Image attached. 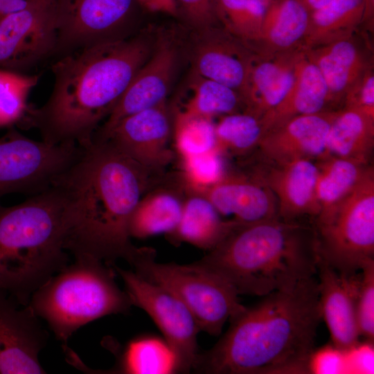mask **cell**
Listing matches in <instances>:
<instances>
[{"instance_id": "cell-41", "label": "cell", "mask_w": 374, "mask_h": 374, "mask_svg": "<svg viewBox=\"0 0 374 374\" xmlns=\"http://www.w3.org/2000/svg\"><path fill=\"white\" fill-rule=\"evenodd\" d=\"M141 6L152 12L177 15L178 12L175 0H136Z\"/></svg>"}, {"instance_id": "cell-6", "label": "cell", "mask_w": 374, "mask_h": 374, "mask_svg": "<svg viewBox=\"0 0 374 374\" xmlns=\"http://www.w3.org/2000/svg\"><path fill=\"white\" fill-rule=\"evenodd\" d=\"M52 276L32 295L28 306L66 345L83 326L105 316L125 314L132 306L114 278V269L88 255Z\"/></svg>"}, {"instance_id": "cell-37", "label": "cell", "mask_w": 374, "mask_h": 374, "mask_svg": "<svg viewBox=\"0 0 374 374\" xmlns=\"http://www.w3.org/2000/svg\"><path fill=\"white\" fill-rule=\"evenodd\" d=\"M356 313L360 337L373 343L374 339V261L361 269Z\"/></svg>"}, {"instance_id": "cell-42", "label": "cell", "mask_w": 374, "mask_h": 374, "mask_svg": "<svg viewBox=\"0 0 374 374\" xmlns=\"http://www.w3.org/2000/svg\"><path fill=\"white\" fill-rule=\"evenodd\" d=\"M35 0H0V22L9 15L28 6Z\"/></svg>"}, {"instance_id": "cell-29", "label": "cell", "mask_w": 374, "mask_h": 374, "mask_svg": "<svg viewBox=\"0 0 374 374\" xmlns=\"http://www.w3.org/2000/svg\"><path fill=\"white\" fill-rule=\"evenodd\" d=\"M316 197L319 208L317 226L326 222L368 168L360 161L326 155L316 163Z\"/></svg>"}, {"instance_id": "cell-35", "label": "cell", "mask_w": 374, "mask_h": 374, "mask_svg": "<svg viewBox=\"0 0 374 374\" xmlns=\"http://www.w3.org/2000/svg\"><path fill=\"white\" fill-rule=\"evenodd\" d=\"M39 75L0 70V127L20 125L30 107L28 98Z\"/></svg>"}, {"instance_id": "cell-16", "label": "cell", "mask_w": 374, "mask_h": 374, "mask_svg": "<svg viewBox=\"0 0 374 374\" xmlns=\"http://www.w3.org/2000/svg\"><path fill=\"white\" fill-rule=\"evenodd\" d=\"M177 52L168 39L157 42L115 107L92 139L100 137L124 118L166 102L174 76Z\"/></svg>"}, {"instance_id": "cell-44", "label": "cell", "mask_w": 374, "mask_h": 374, "mask_svg": "<svg viewBox=\"0 0 374 374\" xmlns=\"http://www.w3.org/2000/svg\"><path fill=\"white\" fill-rule=\"evenodd\" d=\"M263 1H267L268 0H263Z\"/></svg>"}, {"instance_id": "cell-3", "label": "cell", "mask_w": 374, "mask_h": 374, "mask_svg": "<svg viewBox=\"0 0 374 374\" xmlns=\"http://www.w3.org/2000/svg\"><path fill=\"white\" fill-rule=\"evenodd\" d=\"M230 319L226 332L199 353L193 370L209 374H304L321 320L315 276L272 292Z\"/></svg>"}, {"instance_id": "cell-21", "label": "cell", "mask_w": 374, "mask_h": 374, "mask_svg": "<svg viewBox=\"0 0 374 374\" xmlns=\"http://www.w3.org/2000/svg\"><path fill=\"white\" fill-rule=\"evenodd\" d=\"M274 165L266 173L251 174L263 181L274 194L278 217L286 221L304 215L317 217L319 213L316 197L317 163L303 159Z\"/></svg>"}, {"instance_id": "cell-11", "label": "cell", "mask_w": 374, "mask_h": 374, "mask_svg": "<svg viewBox=\"0 0 374 374\" xmlns=\"http://www.w3.org/2000/svg\"><path fill=\"white\" fill-rule=\"evenodd\" d=\"M57 0H35L0 22V69L20 73L57 54Z\"/></svg>"}, {"instance_id": "cell-43", "label": "cell", "mask_w": 374, "mask_h": 374, "mask_svg": "<svg viewBox=\"0 0 374 374\" xmlns=\"http://www.w3.org/2000/svg\"><path fill=\"white\" fill-rule=\"evenodd\" d=\"M305 7L308 10L310 13L314 11L327 3L332 0H299Z\"/></svg>"}, {"instance_id": "cell-31", "label": "cell", "mask_w": 374, "mask_h": 374, "mask_svg": "<svg viewBox=\"0 0 374 374\" xmlns=\"http://www.w3.org/2000/svg\"><path fill=\"white\" fill-rule=\"evenodd\" d=\"M187 86L186 102L182 107L173 108L182 114L213 119L244 108L240 96L233 89L192 71Z\"/></svg>"}, {"instance_id": "cell-9", "label": "cell", "mask_w": 374, "mask_h": 374, "mask_svg": "<svg viewBox=\"0 0 374 374\" xmlns=\"http://www.w3.org/2000/svg\"><path fill=\"white\" fill-rule=\"evenodd\" d=\"M78 151L76 144L35 141L10 127L0 137V197L10 193L34 195L48 189Z\"/></svg>"}, {"instance_id": "cell-24", "label": "cell", "mask_w": 374, "mask_h": 374, "mask_svg": "<svg viewBox=\"0 0 374 374\" xmlns=\"http://www.w3.org/2000/svg\"><path fill=\"white\" fill-rule=\"evenodd\" d=\"M328 104L326 84L304 51L296 64L294 81L287 93L260 118L264 134L294 117L322 112Z\"/></svg>"}, {"instance_id": "cell-4", "label": "cell", "mask_w": 374, "mask_h": 374, "mask_svg": "<svg viewBox=\"0 0 374 374\" xmlns=\"http://www.w3.org/2000/svg\"><path fill=\"white\" fill-rule=\"evenodd\" d=\"M319 258L316 230L276 217L238 225L195 262L238 294L264 296L315 276Z\"/></svg>"}, {"instance_id": "cell-19", "label": "cell", "mask_w": 374, "mask_h": 374, "mask_svg": "<svg viewBox=\"0 0 374 374\" xmlns=\"http://www.w3.org/2000/svg\"><path fill=\"white\" fill-rule=\"evenodd\" d=\"M337 110L294 117L266 132L258 148L273 163L296 159H317L326 156V143Z\"/></svg>"}, {"instance_id": "cell-7", "label": "cell", "mask_w": 374, "mask_h": 374, "mask_svg": "<svg viewBox=\"0 0 374 374\" xmlns=\"http://www.w3.org/2000/svg\"><path fill=\"white\" fill-rule=\"evenodd\" d=\"M155 251L143 247L131 265L134 272L175 295L188 308L201 330L218 336L227 320L246 307L226 280L197 264L159 263Z\"/></svg>"}, {"instance_id": "cell-28", "label": "cell", "mask_w": 374, "mask_h": 374, "mask_svg": "<svg viewBox=\"0 0 374 374\" xmlns=\"http://www.w3.org/2000/svg\"><path fill=\"white\" fill-rule=\"evenodd\" d=\"M373 145L374 115L352 107L337 110L326 139V155L368 164Z\"/></svg>"}, {"instance_id": "cell-22", "label": "cell", "mask_w": 374, "mask_h": 374, "mask_svg": "<svg viewBox=\"0 0 374 374\" xmlns=\"http://www.w3.org/2000/svg\"><path fill=\"white\" fill-rule=\"evenodd\" d=\"M304 51L301 44L269 55L256 53L242 98L244 111L261 118L275 107L290 89L296 64Z\"/></svg>"}, {"instance_id": "cell-23", "label": "cell", "mask_w": 374, "mask_h": 374, "mask_svg": "<svg viewBox=\"0 0 374 374\" xmlns=\"http://www.w3.org/2000/svg\"><path fill=\"white\" fill-rule=\"evenodd\" d=\"M355 35L325 45L305 48L328 88V104H338L350 87L373 66L371 58Z\"/></svg>"}, {"instance_id": "cell-25", "label": "cell", "mask_w": 374, "mask_h": 374, "mask_svg": "<svg viewBox=\"0 0 374 374\" xmlns=\"http://www.w3.org/2000/svg\"><path fill=\"white\" fill-rule=\"evenodd\" d=\"M310 12L299 0H268L257 38L249 47L269 55L302 44Z\"/></svg>"}, {"instance_id": "cell-8", "label": "cell", "mask_w": 374, "mask_h": 374, "mask_svg": "<svg viewBox=\"0 0 374 374\" xmlns=\"http://www.w3.org/2000/svg\"><path fill=\"white\" fill-rule=\"evenodd\" d=\"M316 233L320 258L339 273L355 274L374 261L373 167Z\"/></svg>"}, {"instance_id": "cell-38", "label": "cell", "mask_w": 374, "mask_h": 374, "mask_svg": "<svg viewBox=\"0 0 374 374\" xmlns=\"http://www.w3.org/2000/svg\"><path fill=\"white\" fill-rule=\"evenodd\" d=\"M189 24L196 30L214 26L218 23L216 0H175Z\"/></svg>"}, {"instance_id": "cell-26", "label": "cell", "mask_w": 374, "mask_h": 374, "mask_svg": "<svg viewBox=\"0 0 374 374\" xmlns=\"http://www.w3.org/2000/svg\"><path fill=\"white\" fill-rule=\"evenodd\" d=\"M240 224L233 220H223L209 200L187 182L181 220L176 229L167 236L173 242H184L210 251Z\"/></svg>"}, {"instance_id": "cell-33", "label": "cell", "mask_w": 374, "mask_h": 374, "mask_svg": "<svg viewBox=\"0 0 374 374\" xmlns=\"http://www.w3.org/2000/svg\"><path fill=\"white\" fill-rule=\"evenodd\" d=\"M267 1L263 0H216V14L221 27L250 44L257 38Z\"/></svg>"}, {"instance_id": "cell-13", "label": "cell", "mask_w": 374, "mask_h": 374, "mask_svg": "<svg viewBox=\"0 0 374 374\" xmlns=\"http://www.w3.org/2000/svg\"><path fill=\"white\" fill-rule=\"evenodd\" d=\"M173 110L167 101L128 116L104 135L92 139L107 141L154 173L165 172L175 158L170 148Z\"/></svg>"}, {"instance_id": "cell-30", "label": "cell", "mask_w": 374, "mask_h": 374, "mask_svg": "<svg viewBox=\"0 0 374 374\" xmlns=\"http://www.w3.org/2000/svg\"><path fill=\"white\" fill-rule=\"evenodd\" d=\"M109 348L116 357L112 373L168 374L179 373L177 357L165 341L154 336H141L130 340L122 348L111 342Z\"/></svg>"}, {"instance_id": "cell-32", "label": "cell", "mask_w": 374, "mask_h": 374, "mask_svg": "<svg viewBox=\"0 0 374 374\" xmlns=\"http://www.w3.org/2000/svg\"><path fill=\"white\" fill-rule=\"evenodd\" d=\"M218 150L244 155L258 147L264 134L260 118L246 111L220 116L215 123Z\"/></svg>"}, {"instance_id": "cell-2", "label": "cell", "mask_w": 374, "mask_h": 374, "mask_svg": "<svg viewBox=\"0 0 374 374\" xmlns=\"http://www.w3.org/2000/svg\"><path fill=\"white\" fill-rule=\"evenodd\" d=\"M154 48L150 35L139 33L60 55L48 100L30 105L19 126L36 128L51 144L90 143Z\"/></svg>"}, {"instance_id": "cell-15", "label": "cell", "mask_w": 374, "mask_h": 374, "mask_svg": "<svg viewBox=\"0 0 374 374\" xmlns=\"http://www.w3.org/2000/svg\"><path fill=\"white\" fill-rule=\"evenodd\" d=\"M197 30L192 71L233 89L242 100L256 53L222 27Z\"/></svg>"}, {"instance_id": "cell-20", "label": "cell", "mask_w": 374, "mask_h": 374, "mask_svg": "<svg viewBox=\"0 0 374 374\" xmlns=\"http://www.w3.org/2000/svg\"><path fill=\"white\" fill-rule=\"evenodd\" d=\"M193 188L203 194L220 215H231V220L238 223L251 224L278 217L274 194L253 174L226 172L210 186Z\"/></svg>"}, {"instance_id": "cell-12", "label": "cell", "mask_w": 374, "mask_h": 374, "mask_svg": "<svg viewBox=\"0 0 374 374\" xmlns=\"http://www.w3.org/2000/svg\"><path fill=\"white\" fill-rule=\"evenodd\" d=\"M136 0H57V55L125 38Z\"/></svg>"}, {"instance_id": "cell-34", "label": "cell", "mask_w": 374, "mask_h": 374, "mask_svg": "<svg viewBox=\"0 0 374 374\" xmlns=\"http://www.w3.org/2000/svg\"><path fill=\"white\" fill-rule=\"evenodd\" d=\"M172 110V137L179 158L218 150L213 119Z\"/></svg>"}, {"instance_id": "cell-17", "label": "cell", "mask_w": 374, "mask_h": 374, "mask_svg": "<svg viewBox=\"0 0 374 374\" xmlns=\"http://www.w3.org/2000/svg\"><path fill=\"white\" fill-rule=\"evenodd\" d=\"M317 274L321 318L328 326L332 344L340 350H348L360 337L356 305L361 275L339 273L320 256Z\"/></svg>"}, {"instance_id": "cell-36", "label": "cell", "mask_w": 374, "mask_h": 374, "mask_svg": "<svg viewBox=\"0 0 374 374\" xmlns=\"http://www.w3.org/2000/svg\"><path fill=\"white\" fill-rule=\"evenodd\" d=\"M219 150L180 157V170L188 184L202 188L220 180L226 173Z\"/></svg>"}, {"instance_id": "cell-14", "label": "cell", "mask_w": 374, "mask_h": 374, "mask_svg": "<svg viewBox=\"0 0 374 374\" xmlns=\"http://www.w3.org/2000/svg\"><path fill=\"white\" fill-rule=\"evenodd\" d=\"M19 305L0 292V373H46L39 355L46 344V332L28 305Z\"/></svg>"}, {"instance_id": "cell-10", "label": "cell", "mask_w": 374, "mask_h": 374, "mask_svg": "<svg viewBox=\"0 0 374 374\" xmlns=\"http://www.w3.org/2000/svg\"><path fill=\"white\" fill-rule=\"evenodd\" d=\"M121 277L132 305L144 310L174 350L179 373H188L198 356L197 336L200 331L193 314L172 292L134 271L111 265Z\"/></svg>"}, {"instance_id": "cell-27", "label": "cell", "mask_w": 374, "mask_h": 374, "mask_svg": "<svg viewBox=\"0 0 374 374\" xmlns=\"http://www.w3.org/2000/svg\"><path fill=\"white\" fill-rule=\"evenodd\" d=\"M371 8V0H332L311 12L303 47L314 48L354 35Z\"/></svg>"}, {"instance_id": "cell-5", "label": "cell", "mask_w": 374, "mask_h": 374, "mask_svg": "<svg viewBox=\"0 0 374 374\" xmlns=\"http://www.w3.org/2000/svg\"><path fill=\"white\" fill-rule=\"evenodd\" d=\"M64 202L55 187L22 203L0 204V292L22 305L66 265Z\"/></svg>"}, {"instance_id": "cell-1", "label": "cell", "mask_w": 374, "mask_h": 374, "mask_svg": "<svg viewBox=\"0 0 374 374\" xmlns=\"http://www.w3.org/2000/svg\"><path fill=\"white\" fill-rule=\"evenodd\" d=\"M157 175L107 141L79 145L51 186L64 202V249L110 266L119 258L130 264L141 247L131 242L129 221Z\"/></svg>"}, {"instance_id": "cell-18", "label": "cell", "mask_w": 374, "mask_h": 374, "mask_svg": "<svg viewBox=\"0 0 374 374\" xmlns=\"http://www.w3.org/2000/svg\"><path fill=\"white\" fill-rule=\"evenodd\" d=\"M186 193L187 181L181 170L156 175L130 217V238L172 233L181 220Z\"/></svg>"}, {"instance_id": "cell-40", "label": "cell", "mask_w": 374, "mask_h": 374, "mask_svg": "<svg viewBox=\"0 0 374 374\" xmlns=\"http://www.w3.org/2000/svg\"><path fill=\"white\" fill-rule=\"evenodd\" d=\"M309 373H340L346 368L344 351L333 346L314 350L309 360Z\"/></svg>"}, {"instance_id": "cell-39", "label": "cell", "mask_w": 374, "mask_h": 374, "mask_svg": "<svg viewBox=\"0 0 374 374\" xmlns=\"http://www.w3.org/2000/svg\"><path fill=\"white\" fill-rule=\"evenodd\" d=\"M343 103L344 107L363 110L374 115V73L373 66L346 93Z\"/></svg>"}]
</instances>
